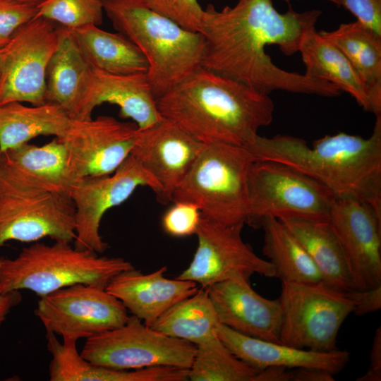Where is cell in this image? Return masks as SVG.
<instances>
[{
	"mask_svg": "<svg viewBox=\"0 0 381 381\" xmlns=\"http://www.w3.org/2000/svg\"><path fill=\"white\" fill-rule=\"evenodd\" d=\"M75 212L67 195L0 188V247L10 241L36 242L46 237L72 243L75 238Z\"/></svg>",
	"mask_w": 381,
	"mask_h": 381,
	"instance_id": "14",
	"label": "cell"
},
{
	"mask_svg": "<svg viewBox=\"0 0 381 381\" xmlns=\"http://www.w3.org/2000/svg\"><path fill=\"white\" fill-rule=\"evenodd\" d=\"M329 221L348 258L357 290L381 285V215L369 204L335 198Z\"/></svg>",
	"mask_w": 381,
	"mask_h": 381,
	"instance_id": "17",
	"label": "cell"
},
{
	"mask_svg": "<svg viewBox=\"0 0 381 381\" xmlns=\"http://www.w3.org/2000/svg\"><path fill=\"white\" fill-rule=\"evenodd\" d=\"M59 39V25L35 16L0 49V105L46 103V72Z\"/></svg>",
	"mask_w": 381,
	"mask_h": 381,
	"instance_id": "10",
	"label": "cell"
},
{
	"mask_svg": "<svg viewBox=\"0 0 381 381\" xmlns=\"http://www.w3.org/2000/svg\"><path fill=\"white\" fill-rule=\"evenodd\" d=\"M156 103L162 117L205 144L248 147L273 119L269 95L202 66Z\"/></svg>",
	"mask_w": 381,
	"mask_h": 381,
	"instance_id": "2",
	"label": "cell"
},
{
	"mask_svg": "<svg viewBox=\"0 0 381 381\" xmlns=\"http://www.w3.org/2000/svg\"><path fill=\"white\" fill-rule=\"evenodd\" d=\"M365 27L381 35V0H339Z\"/></svg>",
	"mask_w": 381,
	"mask_h": 381,
	"instance_id": "37",
	"label": "cell"
},
{
	"mask_svg": "<svg viewBox=\"0 0 381 381\" xmlns=\"http://www.w3.org/2000/svg\"><path fill=\"white\" fill-rule=\"evenodd\" d=\"M244 224L224 225L201 216L196 231L198 247L189 266L176 278L201 288L230 279L250 281L258 274L275 277L272 265L256 255L241 236Z\"/></svg>",
	"mask_w": 381,
	"mask_h": 381,
	"instance_id": "12",
	"label": "cell"
},
{
	"mask_svg": "<svg viewBox=\"0 0 381 381\" xmlns=\"http://www.w3.org/2000/svg\"><path fill=\"white\" fill-rule=\"evenodd\" d=\"M206 289L220 324L246 336L280 343L279 298L262 296L243 279H226Z\"/></svg>",
	"mask_w": 381,
	"mask_h": 381,
	"instance_id": "19",
	"label": "cell"
},
{
	"mask_svg": "<svg viewBox=\"0 0 381 381\" xmlns=\"http://www.w3.org/2000/svg\"><path fill=\"white\" fill-rule=\"evenodd\" d=\"M22 296L19 291H13L6 294H0V327L6 320L11 310L20 303Z\"/></svg>",
	"mask_w": 381,
	"mask_h": 381,
	"instance_id": "42",
	"label": "cell"
},
{
	"mask_svg": "<svg viewBox=\"0 0 381 381\" xmlns=\"http://www.w3.org/2000/svg\"><path fill=\"white\" fill-rule=\"evenodd\" d=\"M334 195L321 183L285 164L256 160L248 179L247 224L266 217L329 220Z\"/></svg>",
	"mask_w": 381,
	"mask_h": 381,
	"instance_id": "8",
	"label": "cell"
},
{
	"mask_svg": "<svg viewBox=\"0 0 381 381\" xmlns=\"http://www.w3.org/2000/svg\"><path fill=\"white\" fill-rule=\"evenodd\" d=\"M47 332V347L52 355L49 365L51 381H165L168 370L154 366L129 370H116L95 365L82 357L77 349V339L62 337Z\"/></svg>",
	"mask_w": 381,
	"mask_h": 381,
	"instance_id": "26",
	"label": "cell"
},
{
	"mask_svg": "<svg viewBox=\"0 0 381 381\" xmlns=\"http://www.w3.org/2000/svg\"><path fill=\"white\" fill-rule=\"evenodd\" d=\"M330 373L315 368H291V381H334Z\"/></svg>",
	"mask_w": 381,
	"mask_h": 381,
	"instance_id": "40",
	"label": "cell"
},
{
	"mask_svg": "<svg viewBox=\"0 0 381 381\" xmlns=\"http://www.w3.org/2000/svg\"><path fill=\"white\" fill-rule=\"evenodd\" d=\"M133 268L122 258L99 256L71 243L36 241L14 258L0 257V294L26 289L41 297L77 284L105 288L114 277Z\"/></svg>",
	"mask_w": 381,
	"mask_h": 381,
	"instance_id": "5",
	"label": "cell"
},
{
	"mask_svg": "<svg viewBox=\"0 0 381 381\" xmlns=\"http://www.w3.org/2000/svg\"><path fill=\"white\" fill-rule=\"evenodd\" d=\"M259 226L263 230L264 255L282 282H318L321 275L305 248L278 219L266 217Z\"/></svg>",
	"mask_w": 381,
	"mask_h": 381,
	"instance_id": "30",
	"label": "cell"
},
{
	"mask_svg": "<svg viewBox=\"0 0 381 381\" xmlns=\"http://www.w3.org/2000/svg\"><path fill=\"white\" fill-rule=\"evenodd\" d=\"M278 219L296 236L308 253L323 283L341 292L355 290L348 258L329 220L295 217Z\"/></svg>",
	"mask_w": 381,
	"mask_h": 381,
	"instance_id": "24",
	"label": "cell"
},
{
	"mask_svg": "<svg viewBox=\"0 0 381 381\" xmlns=\"http://www.w3.org/2000/svg\"><path fill=\"white\" fill-rule=\"evenodd\" d=\"M92 68L72 30L59 25V39L46 72V102L59 105L76 119L89 90Z\"/></svg>",
	"mask_w": 381,
	"mask_h": 381,
	"instance_id": "23",
	"label": "cell"
},
{
	"mask_svg": "<svg viewBox=\"0 0 381 381\" xmlns=\"http://www.w3.org/2000/svg\"><path fill=\"white\" fill-rule=\"evenodd\" d=\"M200 219L201 212L194 203L174 202L162 217V227L171 236H188L195 234Z\"/></svg>",
	"mask_w": 381,
	"mask_h": 381,
	"instance_id": "35",
	"label": "cell"
},
{
	"mask_svg": "<svg viewBox=\"0 0 381 381\" xmlns=\"http://www.w3.org/2000/svg\"><path fill=\"white\" fill-rule=\"evenodd\" d=\"M157 13L182 28L199 32L204 13L198 0H142Z\"/></svg>",
	"mask_w": 381,
	"mask_h": 381,
	"instance_id": "34",
	"label": "cell"
},
{
	"mask_svg": "<svg viewBox=\"0 0 381 381\" xmlns=\"http://www.w3.org/2000/svg\"><path fill=\"white\" fill-rule=\"evenodd\" d=\"M205 144L174 121L162 118L137 129L131 155L156 181L159 202L166 205Z\"/></svg>",
	"mask_w": 381,
	"mask_h": 381,
	"instance_id": "16",
	"label": "cell"
},
{
	"mask_svg": "<svg viewBox=\"0 0 381 381\" xmlns=\"http://www.w3.org/2000/svg\"><path fill=\"white\" fill-rule=\"evenodd\" d=\"M72 118L57 104L25 106L13 102L0 105V152L39 135L61 138Z\"/></svg>",
	"mask_w": 381,
	"mask_h": 381,
	"instance_id": "27",
	"label": "cell"
},
{
	"mask_svg": "<svg viewBox=\"0 0 381 381\" xmlns=\"http://www.w3.org/2000/svg\"><path fill=\"white\" fill-rule=\"evenodd\" d=\"M353 303L352 313L357 316L378 311L381 308V285L365 290L346 292Z\"/></svg>",
	"mask_w": 381,
	"mask_h": 381,
	"instance_id": "38",
	"label": "cell"
},
{
	"mask_svg": "<svg viewBox=\"0 0 381 381\" xmlns=\"http://www.w3.org/2000/svg\"><path fill=\"white\" fill-rule=\"evenodd\" d=\"M138 186H147L155 195L158 192L155 179L131 155L109 175L76 180L69 193L75 211L73 246L103 253L108 247L99 234L103 215L125 202Z\"/></svg>",
	"mask_w": 381,
	"mask_h": 381,
	"instance_id": "13",
	"label": "cell"
},
{
	"mask_svg": "<svg viewBox=\"0 0 381 381\" xmlns=\"http://www.w3.org/2000/svg\"><path fill=\"white\" fill-rule=\"evenodd\" d=\"M298 52L306 67L305 75L334 85L351 95L364 110L375 116L381 114V107L347 58L315 28L303 34Z\"/></svg>",
	"mask_w": 381,
	"mask_h": 381,
	"instance_id": "25",
	"label": "cell"
},
{
	"mask_svg": "<svg viewBox=\"0 0 381 381\" xmlns=\"http://www.w3.org/2000/svg\"><path fill=\"white\" fill-rule=\"evenodd\" d=\"M370 364L367 372L357 381L381 380V327L377 328L370 354Z\"/></svg>",
	"mask_w": 381,
	"mask_h": 381,
	"instance_id": "39",
	"label": "cell"
},
{
	"mask_svg": "<svg viewBox=\"0 0 381 381\" xmlns=\"http://www.w3.org/2000/svg\"><path fill=\"white\" fill-rule=\"evenodd\" d=\"M320 10L278 12L272 0H238L232 7L204 8L199 32L205 42L201 66L262 93L274 90L334 97V85L305 74L283 70L266 53L277 44L286 55L298 52L301 40L315 28Z\"/></svg>",
	"mask_w": 381,
	"mask_h": 381,
	"instance_id": "1",
	"label": "cell"
},
{
	"mask_svg": "<svg viewBox=\"0 0 381 381\" xmlns=\"http://www.w3.org/2000/svg\"><path fill=\"white\" fill-rule=\"evenodd\" d=\"M217 332L226 346L238 358L261 370L268 367L308 368L339 373L350 360L346 350L317 351L298 349L242 334L219 324Z\"/></svg>",
	"mask_w": 381,
	"mask_h": 381,
	"instance_id": "21",
	"label": "cell"
},
{
	"mask_svg": "<svg viewBox=\"0 0 381 381\" xmlns=\"http://www.w3.org/2000/svg\"><path fill=\"white\" fill-rule=\"evenodd\" d=\"M35 314L46 332L89 338L117 328L128 319L123 303L104 287L77 284L40 297Z\"/></svg>",
	"mask_w": 381,
	"mask_h": 381,
	"instance_id": "11",
	"label": "cell"
},
{
	"mask_svg": "<svg viewBox=\"0 0 381 381\" xmlns=\"http://www.w3.org/2000/svg\"><path fill=\"white\" fill-rule=\"evenodd\" d=\"M220 324L206 289L177 302L150 326L167 336L198 345L217 334Z\"/></svg>",
	"mask_w": 381,
	"mask_h": 381,
	"instance_id": "31",
	"label": "cell"
},
{
	"mask_svg": "<svg viewBox=\"0 0 381 381\" xmlns=\"http://www.w3.org/2000/svg\"><path fill=\"white\" fill-rule=\"evenodd\" d=\"M318 32L344 54L381 107V35L358 20Z\"/></svg>",
	"mask_w": 381,
	"mask_h": 381,
	"instance_id": "29",
	"label": "cell"
},
{
	"mask_svg": "<svg viewBox=\"0 0 381 381\" xmlns=\"http://www.w3.org/2000/svg\"><path fill=\"white\" fill-rule=\"evenodd\" d=\"M259 371L236 357L217 334L196 345L188 380L253 381Z\"/></svg>",
	"mask_w": 381,
	"mask_h": 381,
	"instance_id": "32",
	"label": "cell"
},
{
	"mask_svg": "<svg viewBox=\"0 0 381 381\" xmlns=\"http://www.w3.org/2000/svg\"><path fill=\"white\" fill-rule=\"evenodd\" d=\"M280 343L317 351L337 349L339 329L352 313L346 295L322 282H282Z\"/></svg>",
	"mask_w": 381,
	"mask_h": 381,
	"instance_id": "7",
	"label": "cell"
},
{
	"mask_svg": "<svg viewBox=\"0 0 381 381\" xmlns=\"http://www.w3.org/2000/svg\"><path fill=\"white\" fill-rule=\"evenodd\" d=\"M104 102L117 105L120 116L131 119L139 129L146 128L163 118L147 73L121 75L92 68L90 87L76 119H90L95 108Z\"/></svg>",
	"mask_w": 381,
	"mask_h": 381,
	"instance_id": "22",
	"label": "cell"
},
{
	"mask_svg": "<svg viewBox=\"0 0 381 381\" xmlns=\"http://www.w3.org/2000/svg\"><path fill=\"white\" fill-rule=\"evenodd\" d=\"M102 4L114 28L145 56L156 99L201 66L205 42L200 32L182 28L142 0H102Z\"/></svg>",
	"mask_w": 381,
	"mask_h": 381,
	"instance_id": "4",
	"label": "cell"
},
{
	"mask_svg": "<svg viewBox=\"0 0 381 381\" xmlns=\"http://www.w3.org/2000/svg\"><path fill=\"white\" fill-rule=\"evenodd\" d=\"M257 160L285 164L325 186L336 198H353L381 215V114L370 136L338 133L310 147L303 139L258 135L247 147Z\"/></svg>",
	"mask_w": 381,
	"mask_h": 381,
	"instance_id": "3",
	"label": "cell"
},
{
	"mask_svg": "<svg viewBox=\"0 0 381 381\" xmlns=\"http://www.w3.org/2000/svg\"><path fill=\"white\" fill-rule=\"evenodd\" d=\"M285 1H286L287 3H289L290 1V0H284ZM327 1H329L336 5H337L338 6H340V1L339 0H327Z\"/></svg>",
	"mask_w": 381,
	"mask_h": 381,
	"instance_id": "44",
	"label": "cell"
},
{
	"mask_svg": "<svg viewBox=\"0 0 381 381\" xmlns=\"http://www.w3.org/2000/svg\"><path fill=\"white\" fill-rule=\"evenodd\" d=\"M37 6L17 0H0V49L20 26L37 16Z\"/></svg>",
	"mask_w": 381,
	"mask_h": 381,
	"instance_id": "36",
	"label": "cell"
},
{
	"mask_svg": "<svg viewBox=\"0 0 381 381\" xmlns=\"http://www.w3.org/2000/svg\"><path fill=\"white\" fill-rule=\"evenodd\" d=\"M195 351L194 344L162 334L132 315L122 326L87 338L80 355L95 365L116 370L189 369Z\"/></svg>",
	"mask_w": 381,
	"mask_h": 381,
	"instance_id": "9",
	"label": "cell"
},
{
	"mask_svg": "<svg viewBox=\"0 0 381 381\" xmlns=\"http://www.w3.org/2000/svg\"><path fill=\"white\" fill-rule=\"evenodd\" d=\"M166 266L149 274L135 268L120 272L105 287L132 315L150 327L168 308L194 294L198 284L164 277Z\"/></svg>",
	"mask_w": 381,
	"mask_h": 381,
	"instance_id": "20",
	"label": "cell"
},
{
	"mask_svg": "<svg viewBox=\"0 0 381 381\" xmlns=\"http://www.w3.org/2000/svg\"><path fill=\"white\" fill-rule=\"evenodd\" d=\"M72 30L91 68L121 75L147 73L148 62L145 56L121 33L109 32L97 25Z\"/></svg>",
	"mask_w": 381,
	"mask_h": 381,
	"instance_id": "28",
	"label": "cell"
},
{
	"mask_svg": "<svg viewBox=\"0 0 381 381\" xmlns=\"http://www.w3.org/2000/svg\"><path fill=\"white\" fill-rule=\"evenodd\" d=\"M138 129L134 122H122L109 116L72 119L61 138L68 164L75 181L109 175L131 155Z\"/></svg>",
	"mask_w": 381,
	"mask_h": 381,
	"instance_id": "15",
	"label": "cell"
},
{
	"mask_svg": "<svg viewBox=\"0 0 381 381\" xmlns=\"http://www.w3.org/2000/svg\"><path fill=\"white\" fill-rule=\"evenodd\" d=\"M256 160L247 147L205 144L175 189L171 202L194 203L202 217L222 224H246L248 174Z\"/></svg>",
	"mask_w": 381,
	"mask_h": 381,
	"instance_id": "6",
	"label": "cell"
},
{
	"mask_svg": "<svg viewBox=\"0 0 381 381\" xmlns=\"http://www.w3.org/2000/svg\"><path fill=\"white\" fill-rule=\"evenodd\" d=\"M17 1H23V2H28V3H31V4H33L39 5L44 0H17Z\"/></svg>",
	"mask_w": 381,
	"mask_h": 381,
	"instance_id": "43",
	"label": "cell"
},
{
	"mask_svg": "<svg viewBox=\"0 0 381 381\" xmlns=\"http://www.w3.org/2000/svg\"><path fill=\"white\" fill-rule=\"evenodd\" d=\"M75 181L66 150L56 137L41 146L27 143L0 152V188L69 197Z\"/></svg>",
	"mask_w": 381,
	"mask_h": 381,
	"instance_id": "18",
	"label": "cell"
},
{
	"mask_svg": "<svg viewBox=\"0 0 381 381\" xmlns=\"http://www.w3.org/2000/svg\"><path fill=\"white\" fill-rule=\"evenodd\" d=\"M102 0H44L37 6L36 16L75 30L99 25L103 20Z\"/></svg>",
	"mask_w": 381,
	"mask_h": 381,
	"instance_id": "33",
	"label": "cell"
},
{
	"mask_svg": "<svg viewBox=\"0 0 381 381\" xmlns=\"http://www.w3.org/2000/svg\"><path fill=\"white\" fill-rule=\"evenodd\" d=\"M253 381H291V368H266L257 373Z\"/></svg>",
	"mask_w": 381,
	"mask_h": 381,
	"instance_id": "41",
	"label": "cell"
}]
</instances>
